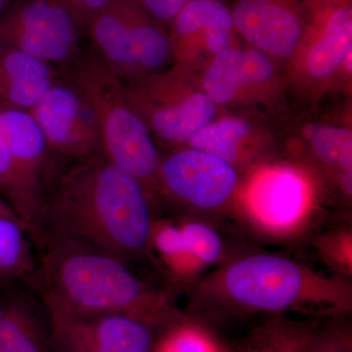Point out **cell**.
Here are the masks:
<instances>
[{
  "mask_svg": "<svg viewBox=\"0 0 352 352\" xmlns=\"http://www.w3.org/2000/svg\"><path fill=\"white\" fill-rule=\"evenodd\" d=\"M152 212L144 187L105 154L65 164L44 199L34 247L62 241L129 263L151 237Z\"/></svg>",
  "mask_w": 352,
  "mask_h": 352,
  "instance_id": "cell-1",
  "label": "cell"
},
{
  "mask_svg": "<svg viewBox=\"0 0 352 352\" xmlns=\"http://www.w3.org/2000/svg\"><path fill=\"white\" fill-rule=\"evenodd\" d=\"M30 285L52 322L107 314L135 317L155 326L157 300L124 261L85 245L41 241Z\"/></svg>",
  "mask_w": 352,
  "mask_h": 352,
  "instance_id": "cell-2",
  "label": "cell"
},
{
  "mask_svg": "<svg viewBox=\"0 0 352 352\" xmlns=\"http://www.w3.org/2000/svg\"><path fill=\"white\" fill-rule=\"evenodd\" d=\"M62 74L94 109L105 156L133 175L143 187L153 182L161 159L149 127L129 101L124 83L90 46L83 48L78 59Z\"/></svg>",
  "mask_w": 352,
  "mask_h": 352,
  "instance_id": "cell-3",
  "label": "cell"
},
{
  "mask_svg": "<svg viewBox=\"0 0 352 352\" xmlns=\"http://www.w3.org/2000/svg\"><path fill=\"white\" fill-rule=\"evenodd\" d=\"M85 34L90 47L124 83L159 73L173 56L163 23L138 0H108Z\"/></svg>",
  "mask_w": 352,
  "mask_h": 352,
  "instance_id": "cell-4",
  "label": "cell"
},
{
  "mask_svg": "<svg viewBox=\"0 0 352 352\" xmlns=\"http://www.w3.org/2000/svg\"><path fill=\"white\" fill-rule=\"evenodd\" d=\"M82 32L63 0H17L0 17V39L64 73L80 56Z\"/></svg>",
  "mask_w": 352,
  "mask_h": 352,
  "instance_id": "cell-5",
  "label": "cell"
},
{
  "mask_svg": "<svg viewBox=\"0 0 352 352\" xmlns=\"http://www.w3.org/2000/svg\"><path fill=\"white\" fill-rule=\"evenodd\" d=\"M46 143L64 164L104 154L100 129L85 95L60 74L38 105L29 111Z\"/></svg>",
  "mask_w": 352,
  "mask_h": 352,
  "instance_id": "cell-6",
  "label": "cell"
},
{
  "mask_svg": "<svg viewBox=\"0 0 352 352\" xmlns=\"http://www.w3.org/2000/svg\"><path fill=\"white\" fill-rule=\"evenodd\" d=\"M226 286L241 305L265 311H281L298 302L305 277L291 261L263 254L233 265L227 271Z\"/></svg>",
  "mask_w": 352,
  "mask_h": 352,
  "instance_id": "cell-7",
  "label": "cell"
},
{
  "mask_svg": "<svg viewBox=\"0 0 352 352\" xmlns=\"http://www.w3.org/2000/svg\"><path fill=\"white\" fill-rule=\"evenodd\" d=\"M53 352H153L154 326L124 314L52 322Z\"/></svg>",
  "mask_w": 352,
  "mask_h": 352,
  "instance_id": "cell-8",
  "label": "cell"
},
{
  "mask_svg": "<svg viewBox=\"0 0 352 352\" xmlns=\"http://www.w3.org/2000/svg\"><path fill=\"white\" fill-rule=\"evenodd\" d=\"M157 175L173 195L203 208L224 203L237 182L230 164L193 148L164 159Z\"/></svg>",
  "mask_w": 352,
  "mask_h": 352,
  "instance_id": "cell-9",
  "label": "cell"
},
{
  "mask_svg": "<svg viewBox=\"0 0 352 352\" xmlns=\"http://www.w3.org/2000/svg\"><path fill=\"white\" fill-rule=\"evenodd\" d=\"M231 12L236 31L266 55L291 56L302 39L298 0H237Z\"/></svg>",
  "mask_w": 352,
  "mask_h": 352,
  "instance_id": "cell-10",
  "label": "cell"
},
{
  "mask_svg": "<svg viewBox=\"0 0 352 352\" xmlns=\"http://www.w3.org/2000/svg\"><path fill=\"white\" fill-rule=\"evenodd\" d=\"M0 352H53L50 312L25 282L0 283Z\"/></svg>",
  "mask_w": 352,
  "mask_h": 352,
  "instance_id": "cell-11",
  "label": "cell"
},
{
  "mask_svg": "<svg viewBox=\"0 0 352 352\" xmlns=\"http://www.w3.org/2000/svg\"><path fill=\"white\" fill-rule=\"evenodd\" d=\"M61 72L0 39V107L32 110Z\"/></svg>",
  "mask_w": 352,
  "mask_h": 352,
  "instance_id": "cell-12",
  "label": "cell"
},
{
  "mask_svg": "<svg viewBox=\"0 0 352 352\" xmlns=\"http://www.w3.org/2000/svg\"><path fill=\"white\" fill-rule=\"evenodd\" d=\"M273 75V65L265 53L230 47L217 53L204 76L205 94L215 104H226L248 83H263Z\"/></svg>",
  "mask_w": 352,
  "mask_h": 352,
  "instance_id": "cell-13",
  "label": "cell"
},
{
  "mask_svg": "<svg viewBox=\"0 0 352 352\" xmlns=\"http://www.w3.org/2000/svg\"><path fill=\"white\" fill-rule=\"evenodd\" d=\"M249 200L263 223L281 228L292 226L302 215L307 189L302 178L294 171L272 170L256 180Z\"/></svg>",
  "mask_w": 352,
  "mask_h": 352,
  "instance_id": "cell-14",
  "label": "cell"
},
{
  "mask_svg": "<svg viewBox=\"0 0 352 352\" xmlns=\"http://www.w3.org/2000/svg\"><path fill=\"white\" fill-rule=\"evenodd\" d=\"M318 38L308 52L305 67L312 78L332 75L352 50V9L347 2L321 0Z\"/></svg>",
  "mask_w": 352,
  "mask_h": 352,
  "instance_id": "cell-15",
  "label": "cell"
},
{
  "mask_svg": "<svg viewBox=\"0 0 352 352\" xmlns=\"http://www.w3.org/2000/svg\"><path fill=\"white\" fill-rule=\"evenodd\" d=\"M170 24L171 52L177 56L208 30H235L232 12L220 0H190Z\"/></svg>",
  "mask_w": 352,
  "mask_h": 352,
  "instance_id": "cell-16",
  "label": "cell"
},
{
  "mask_svg": "<svg viewBox=\"0 0 352 352\" xmlns=\"http://www.w3.org/2000/svg\"><path fill=\"white\" fill-rule=\"evenodd\" d=\"M38 264V252L27 228L0 217V283H30Z\"/></svg>",
  "mask_w": 352,
  "mask_h": 352,
  "instance_id": "cell-17",
  "label": "cell"
},
{
  "mask_svg": "<svg viewBox=\"0 0 352 352\" xmlns=\"http://www.w3.org/2000/svg\"><path fill=\"white\" fill-rule=\"evenodd\" d=\"M250 131V124L243 120L226 118L212 120L190 139L188 143L193 149L231 164L237 159L238 146Z\"/></svg>",
  "mask_w": 352,
  "mask_h": 352,
  "instance_id": "cell-18",
  "label": "cell"
},
{
  "mask_svg": "<svg viewBox=\"0 0 352 352\" xmlns=\"http://www.w3.org/2000/svg\"><path fill=\"white\" fill-rule=\"evenodd\" d=\"M312 147L322 161L342 173L347 193L351 194L352 134L347 129L333 126L319 127L314 132Z\"/></svg>",
  "mask_w": 352,
  "mask_h": 352,
  "instance_id": "cell-19",
  "label": "cell"
},
{
  "mask_svg": "<svg viewBox=\"0 0 352 352\" xmlns=\"http://www.w3.org/2000/svg\"><path fill=\"white\" fill-rule=\"evenodd\" d=\"M0 192L6 203L13 208L32 238L36 227V215L25 194L11 157L10 150L0 127Z\"/></svg>",
  "mask_w": 352,
  "mask_h": 352,
  "instance_id": "cell-20",
  "label": "cell"
},
{
  "mask_svg": "<svg viewBox=\"0 0 352 352\" xmlns=\"http://www.w3.org/2000/svg\"><path fill=\"white\" fill-rule=\"evenodd\" d=\"M314 339L309 331L275 326L259 331L239 352H309Z\"/></svg>",
  "mask_w": 352,
  "mask_h": 352,
  "instance_id": "cell-21",
  "label": "cell"
},
{
  "mask_svg": "<svg viewBox=\"0 0 352 352\" xmlns=\"http://www.w3.org/2000/svg\"><path fill=\"white\" fill-rule=\"evenodd\" d=\"M185 252L204 263H214L222 251L221 241L212 228L201 223H191L182 230Z\"/></svg>",
  "mask_w": 352,
  "mask_h": 352,
  "instance_id": "cell-22",
  "label": "cell"
},
{
  "mask_svg": "<svg viewBox=\"0 0 352 352\" xmlns=\"http://www.w3.org/2000/svg\"><path fill=\"white\" fill-rule=\"evenodd\" d=\"M153 352H214L210 340L196 330L180 328L164 338Z\"/></svg>",
  "mask_w": 352,
  "mask_h": 352,
  "instance_id": "cell-23",
  "label": "cell"
},
{
  "mask_svg": "<svg viewBox=\"0 0 352 352\" xmlns=\"http://www.w3.org/2000/svg\"><path fill=\"white\" fill-rule=\"evenodd\" d=\"M151 15L163 24H168L190 0H138Z\"/></svg>",
  "mask_w": 352,
  "mask_h": 352,
  "instance_id": "cell-24",
  "label": "cell"
},
{
  "mask_svg": "<svg viewBox=\"0 0 352 352\" xmlns=\"http://www.w3.org/2000/svg\"><path fill=\"white\" fill-rule=\"evenodd\" d=\"M108 0H76L71 11L82 34L90 19L103 8Z\"/></svg>",
  "mask_w": 352,
  "mask_h": 352,
  "instance_id": "cell-25",
  "label": "cell"
},
{
  "mask_svg": "<svg viewBox=\"0 0 352 352\" xmlns=\"http://www.w3.org/2000/svg\"><path fill=\"white\" fill-rule=\"evenodd\" d=\"M157 247L168 254L185 252L182 232L173 227L164 229L157 237Z\"/></svg>",
  "mask_w": 352,
  "mask_h": 352,
  "instance_id": "cell-26",
  "label": "cell"
},
{
  "mask_svg": "<svg viewBox=\"0 0 352 352\" xmlns=\"http://www.w3.org/2000/svg\"><path fill=\"white\" fill-rule=\"evenodd\" d=\"M204 41L210 52L217 53L232 47L233 31L210 29L203 34Z\"/></svg>",
  "mask_w": 352,
  "mask_h": 352,
  "instance_id": "cell-27",
  "label": "cell"
},
{
  "mask_svg": "<svg viewBox=\"0 0 352 352\" xmlns=\"http://www.w3.org/2000/svg\"><path fill=\"white\" fill-rule=\"evenodd\" d=\"M309 352H349V342L335 333L314 337Z\"/></svg>",
  "mask_w": 352,
  "mask_h": 352,
  "instance_id": "cell-28",
  "label": "cell"
},
{
  "mask_svg": "<svg viewBox=\"0 0 352 352\" xmlns=\"http://www.w3.org/2000/svg\"><path fill=\"white\" fill-rule=\"evenodd\" d=\"M0 217H8V219L19 221L25 227V224L23 223L22 220L20 219V217H18L15 212H14L13 208H11L6 201L2 200V199H0ZM25 228H27V227H25Z\"/></svg>",
  "mask_w": 352,
  "mask_h": 352,
  "instance_id": "cell-29",
  "label": "cell"
},
{
  "mask_svg": "<svg viewBox=\"0 0 352 352\" xmlns=\"http://www.w3.org/2000/svg\"><path fill=\"white\" fill-rule=\"evenodd\" d=\"M17 0H0V17L13 6Z\"/></svg>",
  "mask_w": 352,
  "mask_h": 352,
  "instance_id": "cell-30",
  "label": "cell"
},
{
  "mask_svg": "<svg viewBox=\"0 0 352 352\" xmlns=\"http://www.w3.org/2000/svg\"><path fill=\"white\" fill-rule=\"evenodd\" d=\"M63 1L65 3H66V6L69 7V10H71L72 7H73L74 3H75L76 0H63Z\"/></svg>",
  "mask_w": 352,
  "mask_h": 352,
  "instance_id": "cell-31",
  "label": "cell"
},
{
  "mask_svg": "<svg viewBox=\"0 0 352 352\" xmlns=\"http://www.w3.org/2000/svg\"><path fill=\"white\" fill-rule=\"evenodd\" d=\"M335 1H338V2H347V1H349V0H335Z\"/></svg>",
  "mask_w": 352,
  "mask_h": 352,
  "instance_id": "cell-32",
  "label": "cell"
}]
</instances>
